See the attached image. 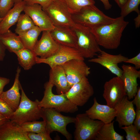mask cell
Wrapping results in <instances>:
<instances>
[{
	"label": "cell",
	"mask_w": 140,
	"mask_h": 140,
	"mask_svg": "<svg viewBox=\"0 0 140 140\" xmlns=\"http://www.w3.org/2000/svg\"><path fill=\"white\" fill-rule=\"evenodd\" d=\"M19 87L21 93L20 103L10 120L20 125L26 122L39 119L41 118L39 101L37 99L34 101L30 100L25 94L20 83Z\"/></svg>",
	"instance_id": "obj_2"
},
{
	"label": "cell",
	"mask_w": 140,
	"mask_h": 140,
	"mask_svg": "<svg viewBox=\"0 0 140 140\" xmlns=\"http://www.w3.org/2000/svg\"><path fill=\"white\" fill-rule=\"evenodd\" d=\"M61 65L65 71L70 88L90 73V68L84 60L72 59Z\"/></svg>",
	"instance_id": "obj_12"
},
{
	"label": "cell",
	"mask_w": 140,
	"mask_h": 140,
	"mask_svg": "<svg viewBox=\"0 0 140 140\" xmlns=\"http://www.w3.org/2000/svg\"></svg>",
	"instance_id": "obj_48"
},
{
	"label": "cell",
	"mask_w": 140,
	"mask_h": 140,
	"mask_svg": "<svg viewBox=\"0 0 140 140\" xmlns=\"http://www.w3.org/2000/svg\"><path fill=\"white\" fill-rule=\"evenodd\" d=\"M94 94L93 87L85 77L74 84L65 94L72 103L78 107L84 105Z\"/></svg>",
	"instance_id": "obj_10"
},
{
	"label": "cell",
	"mask_w": 140,
	"mask_h": 140,
	"mask_svg": "<svg viewBox=\"0 0 140 140\" xmlns=\"http://www.w3.org/2000/svg\"><path fill=\"white\" fill-rule=\"evenodd\" d=\"M140 4V0H128L121 9V16L124 17L133 11L135 12L137 14L140 13L138 8Z\"/></svg>",
	"instance_id": "obj_31"
},
{
	"label": "cell",
	"mask_w": 140,
	"mask_h": 140,
	"mask_svg": "<svg viewBox=\"0 0 140 140\" xmlns=\"http://www.w3.org/2000/svg\"><path fill=\"white\" fill-rule=\"evenodd\" d=\"M114 108L116 111L115 121L118 122L120 127L133 123L135 111L132 101H130L127 96L115 106Z\"/></svg>",
	"instance_id": "obj_17"
},
{
	"label": "cell",
	"mask_w": 140,
	"mask_h": 140,
	"mask_svg": "<svg viewBox=\"0 0 140 140\" xmlns=\"http://www.w3.org/2000/svg\"><path fill=\"white\" fill-rule=\"evenodd\" d=\"M75 118L74 138L76 140L94 139L104 124L101 121L90 118L85 113L78 114Z\"/></svg>",
	"instance_id": "obj_7"
},
{
	"label": "cell",
	"mask_w": 140,
	"mask_h": 140,
	"mask_svg": "<svg viewBox=\"0 0 140 140\" xmlns=\"http://www.w3.org/2000/svg\"><path fill=\"white\" fill-rule=\"evenodd\" d=\"M103 3L104 8L106 10L110 9L112 6L109 2V0H100Z\"/></svg>",
	"instance_id": "obj_42"
},
{
	"label": "cell",
	"mask_w": 140,
	"mask_h": 140,
	"mask_svg": "<svg viewBox=\"0 0 140 140\" xmlns=\"http://www.w3.org/2000/svg\"><path fill=\"white\" fill-rule=\"evenodd\" d=\"M134 100L132 101L134 104L136 105V109H140V87H138L136 95L134 96Z\"/></svg>",
	"instance_id": "obj_39"
},
{
	"label": "cell",
	"mask_w": 140,
	"mask_h": 140,
	"mask_svg": "<svg viewBox=\"0 0 140 140\" xmlns=\"http://www.w3.org/2000/svg\"><path fill=\"white\" fill-rule=\"evenodd\" d=\"M14 5L13 0H0V17L3 18Z\"/></svg>",
	"instance_id": "obj_33"
},
{
	"label": "cell",
	"mask_w": 140,
	"mask_h": 140,
	"mask_svg": "<svg viewBox=\"0 0 140 140\" xmlns=\"http://www.w3.org/2000/svg\"><path fill=\"white\" fill-rule=\"evenodd\" d=\"M23 11L30 17L35 25L41 31L50 32L54 28V26L52 21L40 5L37 3L26 4Z\"/></svg>",
	"instance_id": "obj_13"
},
{
	"label": "cell",
	"mask_w": 140,
	"mask_h": 140,
	"mask_svg": "<svg viewBox=\"0 0 140 140\" xmlns=\"http://www.w3.org/2000/svg\"><path fill=\"white\" fill-rule=\"evenodd\" d=\"M13 112L6 102L0 98V114L10 120Z\"/></svg>",
	"instance_id": "obj_34"
},
{
	"label": "cell",
	"mask_w": 140,
	"mask_h": 140,
	"mask_svg": "<svg viewBox=\"0 0 140 140\" xmlns=\"http://www.w3.org/2000/svg\"><path fill=\"white\" fill-rule=\"evenodd\" d=\"M35 26L30 17L27 14H20L17 22L15 33L18 34L26 31Z\"/></svg>",
	"instance_id": "obj_28"
},
{
	"label": "cell",
	"mask_w": 140,
	"mask_h": 140,
	"mask_svg": "<svg viewBox=\"0 0 140 140\" xmlns=\"http://www.w3.org/2000/svg\"><path fill=\"white\" fill-rule=\"evenodd\" d=\"M53 0H23L26 4H31L35 3L41 5L42 9L47 6Z\"/></svg>",
	"instance_id": "obj_36"
},
{
	"label": "cell",
	"mask_w": 140,
	"mask_h": 140,
	"mask_svg": "<svg viewBox=\"0 0 140 140\" xmlns=\"http://www.w3.org/2000/svg\"><path fill=\"white\" fill-rule=\"evenodd\" d=\"M42 9L54 26L72 28L75 24L71 13L63 0H53L47 6Z\"/></svg>",
	"instance_id": "obj_8"
},
{
	"label": "cell",
	"mask_w": 140,
	"mask_h": 140,
	"mask_svg": "<svg viewBox=\"0 0 140 140\" xmlns=\"http://www.w3.org/2000/svg\"><path fill=\"white\" fill-rule=\"evenodd\" d=\"M10 80L7 78L0 76V95L3 92L4 87L9 84Z\"/></svg>",
	"instance_id": "obj_40"
},
{
	"label": "cell",
	"mask_w": 140,
	"mask_h": 140,
	"mask_svg": "<svg viewBox=\"0 0 140 140\" xmlns=\"http://www.w3.org/2000/svg\"><path fill=\"white\" fill-rule=\"evenodd\" d=\"M72 14L79 11L83 7L90 5H94V0H63Z\"/></svg>",
	"instance_id": "obj_30"
},
{
	"label": "cell",
	"mask_w": 140,
	"mask_h": 140,
	"mask_svg": "<svg viewBox=\"0 0 140 140\" xmlns=\"http://www.w3.org/2000/svg\"><path fill=\"white\" fill-rule=\"evenodd\" d=\"M92 106L85 112V114L90 118L98 120L104 124L111 122L116 117V111L114 108L106 105L99 104L96 98L94 99Z\"/></svg>",
	"instance_id": "obj_18"
},
{
	"label": "cell",
	"mask_w": 140,
	"mask_h": 140,
	"mask_svg": "<svg viewBox=\"0 0 140 140\" xmlns=\"http://www.w3.org/2000/svg\"><path fill=\"white\" fill-rule=\"evenodd\" d=\"M54 86L49 81L45 84L44 96L39 102L40 107L54 109L60 112L73 113L77 111L78 107L72 103L65 94L57 95L53 93Z\"/></svg>",
	"instance_id": "obj_6"
},
{
	"label": "cell",
	"mask_w": 140,
	"mask_h": 140,
	"mask_svg": "<svg viewBox=\"0 0 140 140\" xmlns=\"http://www.w3.org/2000/svg\"><path fill=\"white\" fill-rule=\"evenodd\" d=\"M77 38L76 49L84 58L91 59L101 50L91 29L75 24L71 28Z\"/></svg>",
	"instance_id": "obj_4"
},
{
	"label": "cell",
	"mask_w": 140,
	"mask_h": 140,
	"mask_svg": "<svg viewBox=\"0 0 140 140\" xmlns=\"http://www.w3.org/2000/svg\"><path fill=\"white\" fill-rule=\"evenodd\" d=\"M6 50L0 39V61L4 60Z\"/></svg>",
	"instance_id": "obj_41"
},
{
	"label": "cell",
	"mask_w": 140,
	"mask_h": 140,
	"mask_svg": "<svg viewBox=\"0 0 140 140\" xmlns=\"http://www.w3.org/2000/svg\"><path fill=\"white\" fill-rule=\"evenodd\" d=\"M3 19V18H2L0 17V22L2 21Z\"/></svg>",
	"instance_id": "obj_47"
},
{
	"label": "cell",
	"mask_w": 140,
	"mask_h": 140,
	"mask_svg": "<svg viewBox=\"0 0 140 140\" xmlns=\"http://www.w3.org/2000/svg\"><path fill=\"white\" fill-rule=\"evenodd\" d=\"M42 32L40 39L37 41L32 51L37 56L45 58L54 54L59 49V45L53 38L50 31Z\"/></svg>",
	"instance_id": "obj_16"
},
{
	"label": "cell",
	"mask_w": 140,
	"mask_h": 140,
	"mask_svg": "<svg viewBox=\"0 0 140 140\" xmlns=\"http://www.w3.org/2000/svg\"><path fill=\"white\" fill-rule=\"evenodd\" d=\"M121 9L124 6L128 0H114Z\"/></svg>",
	"instance_id": "obj_44"
},
{
	"label": "cell",
	"mask_w": 140,
	"mask_h": 140,
	"mask_svg": "<svg viewBox=\"0 0 140 140\" xmlns=\"http://www.w3.org/2000/svg\"><path fill=\"white\" fill-rule=\"evenodd\" d=\"M23 0H13V1L14 3V4H15L21 2Z\"/></svg>",
	"instance_id": "obj_46"
},
{
	"label": "cell",
	"mask_w": 140,
	"mask_h": 140,
	"mask_svg": "<svg viewBox=\"0 0 140 140\" xmlns=\"http://www.w3.org/2000/svg\"><path fill=\"white\" fill-rule=\"evenodd\" d=\"M50 133L47 130L39 133L29 132L27 135L30 140H51Z\"/></svg>",
	"instance_id": "obj_35"
},
{
	"label": "cell",
	"mask_w": 140,
	"mask_h": 140,
	"mask_svg": "<svg viewBox=\"0 0 140 140\" xmlns=\"http://www.w3.org/2000/svg\"><path fill=\"white\" fill-rule=\"evenodd\" d=\"M9 120L0 114V127Z\"/></svg>",
	"instance_id": "obj_45"
},
{
	"label": "cell",
	"mask_w": 140,
	"mask_h": 140,
	"mask_svg": "<svg viewBox=\"0 0 140 140\" xmlns=\"http://www.w3.org/2000/svg\"><path fill=\"white\" fill-rule=\"evenodd\" d=\"M126 132L127 140H140V134L136 126L132 124L120 128Z\"/></svg>",
	"instance_id": "obj_32"
},
{
	"label": "cell",
	"mask_w": 140,
	"mask_h": 140,
	"mask_svg": "<svg viewBox=\"0 0 140 140\" xmlns=\"http://www.w3.org/2000/svg\"><path fill=\"white\" fill-rule=\"evenodd\" d=\"M135 116L134 121V124L139 131L140 130V109H136L135 111Z\"/></svg>",
	"instance_id": "obj_38"
},
{
	"label": "cell",
	"mask_w": 140,
	"mask_h": 140,
	"mask_svg": "<svg viewBox=\"0 0 140 140\" xmlns=\"http://www.w3.org/2000/svg\"><path fill=\"white\" fill-rule=\"evenodd\" d=\"M15 54L17 56L19 64L25 70L30 69L36 64L37 56L32 50L24 48Z\"/></svg>",
	"instance_id": "obj_25"
},
{
	"label": "cell",
	"mask_w": 140,
	"mask_h": 140,
	"mask_svg": "<svg viewBox=\"0 0 140 140\" xmlns=\"http://www.w3.org/2000/svg\"><path fill=\"white\" fill-rule=\"evenodd\" d=\"M0 140H30L27 132L20 125L10 120L0 127Z\"/></svg>",
	"instance_id": "obj_19"
},
{
	"label": "cell",
	"mask_w": 140,
	"mask_h": 140,
	"mask_svg": "<svg viewBox=\"0 0 140 140\" xmlns=\"http://www.w3.org/2000/svg\"><path fill=\"white\" fill-rule=\"evenodd\" d=\"M72 15V19L75 24L91 29L97 26L111 23L116 19V18H112L106 15L94 5L85 6Z\"/></svg>",
	"instance_id": "obj_3"
},
{
	"label": "cell",
	"mask_w": 140,
	"mask_h": 140,
	"mask_svg": "<svg viewBox=\"0 0 140 140\" xmlns=\"http://www.w3.org/2000/svg\"><path fill=\"white\" fill-rule=\"evenodd\" d=\"M99 53L97 57L90 59L88 62L100 64L116 76L120 78L122 70L118 65L120 63L124 62L128 58L121 54L112 55L102 50Z\"/></svg>",
	"instance_id": "obj_14"
},
{
	"label": "cell",
	"mask_w": 140,
	"mask_h": 140,
	"mask_svg": "<svg viewBox=\"0 0 140 140\" xmlns=\"http://www.w3.org/2000/svg\"><path fill=\"white\" fill-rule=\"evenodd\" d=\"M74 59L85 60L76 48L59 45V49L53 55L45 58L37 56L36 62L37 64H46L52 68Z\"/></svg>",
	"instance_id": "obj_9"
},
{
	"label": "cell",
	"mask_w": 140,
	"mask_h": 140,
	"mask_svg": "<svg viewBox=\"0 0 140 140\" xmlns=\"http://www.w3.org/2000/svg\"><path fill=\"white\" fill-rule=\"evenodd\" d=\"M49 81L55 86L59 94H65L70 88L65 71L61 65L51 68Z\"/></svg>",
	"instance_id": "obj_22"
},
{
	"label": "cell",
	"mask_w": 140,
	"mask_h": 140,
	"mask_svg": "<svg viewBox=\"0 0 140 140\" xmlns=\"http://www.w3.org/2000/svg\"><path fill=\"white\" fill-rule=\"evenodd\" d=\"M41 117L45 122L46 130L49 133L57 131L67 140L71 139V135L67 130L66 126L69 123H74L75 117L63 115L54 109L44 108H41Z\"/></svg>",
	"instance_id": "obj_5"
},
{
	"label": "cell",
	"mask_w": 140,
	"mask_h": 140,
	"mask_svg": "<svg viewBox=\"0 0 140 140\" xmlns=\"http://www.w3.org/2000/svg\"><path fill=\"white\" fill-rule=\"evenodd\" d=\"M114 121L104 124L98 132L95 140H123L124 138L117 133L114 128Z\"/></svg>",
	"instance_id": "obj_26"
},
{
	"label": "cell",
	"mask_w": 140,
	"mask_h": 140,
	"mask_svg": "<svg viewBox=\"0 0 140 140\" xmlns=\"http://www.w3.org/2000/svg\"><path fill=\"white\" fill-rule=\"evenodd\" d=\"M26 4L23 1L14 5L0 22V34L5 33L17 22L21 12Z\"/></svg>",
	"instance_id": "obj_23"
},
{
	"label": "cell",
	"mask_w": 140,
	"mask_h": 140,
	"mask_svg": "<svg viewBox=\"0 0 140 140\" xmlns=\"http://www.w3.org/2000/svg\"><path fill=\"white\" fill-rule=\"evenodd\" d=\"M103 94L107 105L114 108L127 96L123 83L120 77L116 76L106 81Z\"/></svg>",
	"instance_id": "obj_11"
},
{
	"label": "cell",
	"mask_w": 140,
	"mask_h": 140,
	"mask_svg": "<svg viewBox=\"0 0 140 140\" xmlns=\"http://www.w3.org/2000/svg\"><path fill=\"white\" fill-rule=\"evenodd\" d=\"M50 32L53 38L59 45L76 48L77 37L71 28L54 26Z\"/></svg>",
	"instance_id": "obj_20"
},
{
	"label": "cell",
	"mask_w": 140,
	"mask_h": 140,
	"mask_svg": "<svg viewBox=\"0 0 140 140\" xmlns=\"http://www.w3.org/2000/svg\"><path fill=\"white\" fill-rule=\"evenodd\" d=\"M124 62L132 64L135 66L137 69L140 68V53H139L135 57L132 58H128Z\"/></svg>",
	"instance_id": "obj_37"
},
{
	"label": "cell",
	"mask_w": 140,
	"mask_h": 140,
	"mask_svg": "<svg viewBox=\"0 0 140 140\" xmlns=\"http://www.w3.org/2000/svg\"><path fill=\"white\" fill-rule=\"evenodd\" d=\"M0 39L6 49L10 52L15 53L24 48L18 36L10 30L0 34Z\"/></svg>",
	"instance_id": "obj_24"
},
{
	"label": "cell",
	"mask_w": 140,
	"mask_h": 140,
	"mask_svg": "<svg viewBox=\"0 0 140 140\" xmlns=\"http://www.w3.org/2000/svg\"><path fill=\"white\" fill-rule=\"evenodd\" d=\"M21 71V68L18 67L13 86L9 90L3 91L0 95V98L6 102L14 111L18 108L20 100L19 78Z\"/></svg>",
	"instance_id": "obj_21"
},
{
	"label": "cell",
	"mask_w": 140,
	"mask_h": 140,
	"mask_svg": "<svg viewBox=\"0 0 140 140\" xmlns=\"http://www.w3.org/2000/svg\"><path fill=\"white\" fill-rule=\"evenodd\" d=\"M120 16L110 23L91 29L99 46L109 50L117 49L119 46L122 33L129 22Z\"/></svg>",
	"instance_id": "obj_1"
},
{
	"label": "cell",
	"mask_w": 140,
	"mask_h": 140,
	"mask_svg": "<svg viewBox=\"0 0 140 140\" xmlns=\"http://www.w3.org/2000/svg\"><path fill=\"white\" fill-rule=\"evenodd\" d=\"M136 28H138L140 25V13L138 14L137 16L134 19Z\"/></svg>",
	"instance_id": "obj_43"
},
{
	"label": "cell",
	"mask_w": 140,
	"mask_h": 140,
	"mask_svg": "<svg viewBox=\"0 0 140 140\" xmlns=\"http://www.w3.org/2000/svg\"><path fill=\"white\" fill-rule=\"evenodd\" d=\"M122 72L121 79L123 82L127 96L130 100L134 98L137 91V79L140 78V71L130 65L123 64L121 66Z\"/></svg>",
	"instance_id": "obj_15"
},
{
	"label": "cell",
	"mask_w": 140,
	"mask_h": 140,
	"mask_svg": "<svg viewBox=\"0 0 140 140\" xmlns=\"http://www.w3.org/2000/svg\"><path fill=\"white\" fill-rule=\"evenodd\" d=\"M41 32L38 26H35L31 29L18 36L24 48L32 50Z\"/></svg>",
	"instance_id": "obj_27"
},
{
	"label": "cell",
	"mask_w": 140,
	"mask_h": 140,
	"mask_svg": "<svg viewBox=\"0 0 140 140\" xmlns=\"http://www.w3.org/2000/svg\"><path fill=\"white\" fill-rule=\"evenodd\" d=\"M23 130L28 132L39 133L46 131V123L44 121H36L24 122L20 125Z\"/></svg>",
	"instance_id": "obj_29"
}]
</instances>
